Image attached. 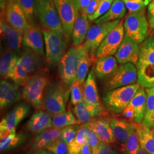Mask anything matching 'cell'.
Wrapping results in <instances>:
<instances>
[{
	"mask_svg": "<svg viewBox=\"0 0 154 154\" xmlns=\"http://www.w3.org/2000/svg\"><path fill=\"white\" fill-rule=\"evenodd\" d=\"M138 84L143 88H154V38L149 37L140 45L137 64Z\"/></svg>",
	"mask_w": 154,
	"mask_h": 154,
	"instance_id": "6da1fadb",
	"label": "cell"
},
{
	"mask_svg": "<svg viewBox=\"0 0 154 154\" xmlns=\"http://www.w3.org/2000/svg\"><path fill=\"white\" fill-rule=\"evenodd\" d=\"M140 87L137 83L107 91L102 98L104 107L114 113H122Z\"/></svg>",
	"mask_w": 154,
	"mask_h": 154,
	"instance_id": "7a4b0ae2",
	"label": "cell"
},
{
	"mask_svg": "<svg viewBox=\"0 0 154 154\" xmlns=\"http://www.w3.org/2000/svg\"><path fill=\"white\" fill-rule=\"evenodd\" d=\"M47 72L30 75L22 90V98L37 110L44 107L45 88L49 82Z\"/></svg>",
	"mask_w": 154,
	"mask_h": 154,
	"instance_id": "3957f363",
	"label": "cell"
},
{
	"mask_svg": "<svg viewBox=\"0 0 154 154\" xmlns=\"http://www.w3.org/2000/svg\"><path fill=\"white\" fill-rule=\"evenodd\" d=\"M68 89L62 83L49 82L45 90L43 105L45 109L51 115L66 111Z\"/></svg>",
	"mask_w": 154,
	"mask_h": 154,
	"instance_id": "277c9868",
	"label": "cell"
},
{
	"mask_svg": "<svg viewBox=\"0 0 154 154\" xmlns=\"http://www.w3.org/2000/svg\"><path fill=\"white\" fill-rule=\"evenodd\" d=\"M36 15L43 30L64 35L61 19L54 0H35Z\"/></svg>",
	"mask_w": 154,
	"mask_h": 154,
	"instance_id": "5b68a950",
	"label": "cell"
},
{
	"mask_svg": "<svg viewBox=\"0 0 154 154\" xmlns=\"http://www.w3.org/2000/svg\"><path fill=\"white\" fill-rule=\"evenodd\" d=\"M83 44L72 47L58 63V70L62 83L67 89L77 80L78 68L82 52Z\"/></svg>",
	"mask_w": 154,
	"mask_h": 154,
	"instance_id": "8992f818",
	"label": "cell"
},
{
	"mask_svg": "<svg viewBox=\"0 0 154 154\" xmlns=\"http://www.w3.org/2000/svg\"><path fill=\"white\" fill-rule=\"evenodd\" d=\"M116 20L91 26L88 30L83 48L88 52L92 61L97 60L96 54L100 45L106 36L121 22Z\"/></svg>",
	"mask_w": 154,
	"mask_h": 154,
	"instance_id": "52a82bcc",
	"label": "cell"
},
{
	"mask_svg": "<svg viewBox=\"0 0 154 154\" xmlns=\"http://www.w3.org/2000/svg\"><path fill=\"white\" fill-rule=\"evenodd\" d=\"M125 35L141 44L149 37V23L145 11L129 13L123 21Z\"/></svg>",
	"mask_w": 154,
	"mask_h": 154,
	"instance_id": "ba28073f",
	"label": "cell"
},
{
	"mask_svg": "<svg viewBox=\"0 0 154 154\" xmlns=\"http://www.w3.org/2000/svg\"><path fill=\"white\" fill-rule=\"evenodd\" d=\"M45 54L47 62L50 65H57L66 53L67 42L64 35L53 31L43 30Z\"/></svg>",
	"mask_w": 154,
	"mask_h": 154,
	"instance_id": "9c48e42d",
	"label": "cell"
},
{
	"mask_svg": "<svg viewBox=\"0 0 154 154\" xmlns=\"http://www.w3.org/2000/svg\"><path fill=\"white\" fill-rule=\"evenodd\" d=\"M54 2L61 19L64 36L69 41L80 12L78 0H54Z\"/></svg>",
	"mask_w": 154,
	"mask_h": 154,
	"instance_id": "30bf717a",
	"label": "cell"
},
{
	"mask_svg": "<svg viewBox=\"0 0 154 154\" xmlns=\"http://www.w3.org/2000/svg\"><path fill=\"white\" fill-rule=\"evenodd\" d=\"M138 81L137 67L131 63L121 64L116 72L109 78L105 83L106 90L110 91L136 83Z\"/></svg>",
	"mask_w": 154,
	"mask_h": 154,
	"instance_id": "8fae6325",
	"label": "cell"
},
{
	"mask_svg": "<svg viewBox=\"0 0 154 154\" xmlns=\"http://www.w3.org/2000/svg\"><path fill=\"white\" fill-rule=\"evenodd\" d=\"M0 25L1 37L5 48L11 50L21 57L23 35L9 23L4 11H1Z\"/></svg>",
	"mask_w": 154,
	"mask_h": 154,
	"instance_id": "7c38bea8",
	"label": "cell"
},
{
	"mask_svg": "<svg viewBox=\"0 0 154 154\" xmlns=\"http://www.w3.org/2000/svg\"><path fill=\"white\" fill-rule=\"evenodd\" d=\"M30 105L21 102L9 111L0 123V137L4 138L16 130L17 126L29 114Z\"/></svg>",
	"mask_w": 154,
	"mask_h": 154,
	"instance_id": "4fadbf2b",
	"label": "cell"
},
{
	"mask_svg": "<svg viewBox=\"0 0 154 154\" xmlns=\"http://www.w3.org/2000/svg\"><path fill=\"white\" fill-rule=\"evenodd\" d=\"M125 34L123 22L121 21L100 45L97 51L96 58L116 54L123 40Z\"/></svg>",
	"mask_w": 154,
	"mask_h": 154,
	"instance_id": "5bb4252c",
	"label": "cell"
},
{
	"mask_svg": "<svg viewBox=\"0 0 154 154\" xmlns=\"http://www.w3.org/2000/svg\"><path fill=\"white\" fill-rule=\"evenodd\" d=\"M43 30L37 23L29 24L23 34V47L32 50L38 55L42 57L45 55Z\"/></svg>",
	"mask_w": 154,
	"mask_h": 154,
	"instance_id": "9a60e30c",
	"label": "cell"
},
{
	"mask_svg": "<svg viewBox=\"0 0 154 154\" xmlns=\"http://www.w3.org/2000/svg\"><path fill=\"white\" fill-rule=\"evenodd\" d=\"M6 20L13 28L23 35L29 25L28 19L16 0H8L5 11Z\"/></svg>",
	"mask_w": 154,
	"mask_h": 154,
	"instance_id": "2e32d148",
	"label": "cell"
},
{
	"mask_svg": "<svg viewBox=\"0 0 154 154\" xmlns=\"http://www.w3.org/2000/svg\"><path fill=\"white\" fill-rule=\"evenodd\" d=\"M140 45L137 41L125 34V37L115 57L119 64L131 63L137 65L138 62Z\"/></svg>",
	"mask_w": 154,
	"mask_h": 154,
	"instance_id": "e0dca14e",
	"label": "cell"
},
{
	"mask_svg": "<svg viewBox=\"0 0 154 154\" xmlns=\"http://www.w3.org/2000/svg\"><path fill=\"white\" fill-rule=\"evenodd\" d=\"M72 111L79 123L82 124L88 123L94 119L100 117L105 114L104 106H98L91 104L84 98L81 102L74 106Z\"/></svg>",
	"mask_w": 154,
	"mask_h": 154,
	"instance_id": "ac0fdd59",
	"label": "cell"
},
{
	"mask_svg": "<svg viewBox=\"0 0 154 154\" xmlns=\"http://www.w3.org/2000/svg\"><path fill=\"white\" fill-rule=\"evenodd\" d=\"M20 62L27 71L29 75L41 72H48L42 57L38 55L32 50L23 47L20 57Z\"/></svg>",
	"mask_w": 154,
	"mask_h": 154,
	"instance_id": "d6986e66",
	"label": "cell"
},
{
	"mask_svg": "<svg viewBox=\"0 0 154 154\" xmlns=\"http://www.w3.org/2000/svg\"><path fill=\"white\" fill-rule=\"evenodd\" d=\"M22 97V94L18 86L6 79L1 80L0 83V108L1 111L15 104L20 101Z\"/></svg>",
	"mask_w": 154,
	"mask_h": 154,
	"instance_id": "ffe728a7",
	"label": "cell"
},
{
	"mask_svg": "<svg viewBox=\"0 0 154 154\" xmlns=\"http://www.w3.org/2000/svg\"><path fill=\"white\" fill-rule=\"evenodd\" d=\"M100 140L107 144H112L116 141L110 120L103 117H98L88 123Z\"/></svg>",
	"mask_w": 154,
	"mask_h": 154,
	"instance_id": "44dd1931",
	"label": "cell"
},
{
	"mask_svg": "<svg viewBox=\"0 0 154 154\" xmlns=\"http://www.w3.org/2000/svg\"><path fill=\"white\" fill-rule=\"evenodd\" d=\"M26 127L29 131L38 134L53 127L52 118L48 112L38 110L30 117Z\"/></svg>",
	"mask_w": 154,
	"mask_h": 154,
	"instance_id": "7402d4cb",
	"label": "cell"
},
{
	"mask_svg": "<svg viewBox=\"0 0 154 154\" xmlns=\"http://www.w3.org/2000/svg\"><path fill=\"white\" fill-rule=\"evenodd\" d=\"M118 63L116 57L112 55L97 58L93 68L95 76L99 80L109 78L117 70Z\"/></svg>",
	"mask_w": 154,
	"mask_h": 154,
	"instance_id": "603a6c76",
	"label": "cell"
},
{
	"mask_svg": "<svg viewBox=\"0 0 154 154\" xmlns=\"http://www.w3.org/2000/svg\"><path fill=\"white\" fill-rule=\"evenodd\" d=\"M61 131V129L53 127L37 134L29 147L30 154H35L41 150L46 149L51 143L60 138Z\"/></svg>",
	"mask_w": 154,
	"mask_h": 154,
	"instance_id": "cb8c5ba5",
	"label": "cell"
},
{
	"mask_svg": "<svg viewBox=\"0 0 154 154\" xmlns=\"http://www.w3.org/2000/svg\"><path fill=\"white\" fill-rule=\"evenodd\" d=\"M110 122L116 141L120 143L123 148L130 134L136 127V123L117 118L110 119Z\"/></svg>",
	"mask_w": 154,
	"mask_h": 154,
	"instance_id": "d4e9b609",
	"label": "cell"
},
{
	"mask_svg": "<svg viewBox=\"0 0 154 154\" xmlns=\"http://www.w3.org/2000/svg\"><path fill=\"white\" fill-rule=\"evenodd\" d=\"M88 16L81 13H79L75 22L72 38L74 46L77 47L81 45L86 39L88 30L90 28Z\"/></svg>",
	"mask_w": 154,
	"mask_h": 154,
	"instance_id": "484cf974",
	"label": "cell"
},
{
	"mask_svg": "<svg viewBox=\"0 0 154 154\" xmlns=\"http://www.w3.org/2000/svg\"><path fill=\"white\" fill-rule=\"evenodd\" d=\"M20 57L8 49H4L0 61V74L3 79H9V76L20 61Z\"/></svg>",
	"mask_w": 154,
	"mask_h": 154,
	"instance_id": "4316f807",
	"label": "cell"
},
{
	"mask_svg": "<svg viewBox=\"0 0 154 154\" xmlns=\"http://www.w3.org/2000/svg\"><path fill=\"white\" fill-rule=\"evenodd\" d=\"M140 87L129 103L135 112L133 121L138 124L143 123L146 110L147 94L145 89Z\"/></svg>",
	"mask_w": 154,
	"mask_h": 154,
	"instance_id": "83f0119b",
	"label": "cell"
},
{
	"mask_svg": "<svg viewBox=\"0 0 154 154\" xmlns=\"http://www.w3.org/2000/svg\"><path fill=\"white\" fill-rule=\"evenodd\" d=\"M95 74L94 69L89 72L87 79L85 81L83 87L84 99L88 102L93 105L102 106L97 89V83L95 80Z\"/></svg>",
	"mask_w": 154,
	"mask_h": 154,
	"instance_id": "f1b7e54d",
	"label": "cell"
},
{
	"mask_svg": "<svg viewBox=\"0 0 154 154\" xmlns=\"http://www.w3.org/2000/svg\"><path fill=\"white\" fill-rule=\"evenodd\" d=\"M140 146L149 154H154V132L143 123H136Z\"/></svg>",
	"mask_w": 154,
	"mask_h": 154,
	"instance_id": "f546056e",
	"label": "cell"
},
{
	"mask_svg": "<svg viewBox=\"0 0 154 154\" xmlns=\"http://www.w3.org/2000/svg\"><path fill=\"white\" fill-rule=\"evenodd\" d=\"M29 135L26 134H17L16 130L4 138H1L0 150L4 152L18 149L28 141Z\"/></svg>",
	"mask_w": 154,
	"mask_h": 154,
	"instance_id": "4dcf8cb0",
	"label": "cell"
},
{
	"mask_svg": "<svg viewBox=\"0 0 154 154\" xmlns=\"http://www.w3.org/2000/svg\"><path fill=\"white\" fill-rule=\"evenodd\" d=\"M126 7L122 0H114L109 10L104 15L99 17L94 22L100 24L116 20H121L125 16Z\"/></svg>",
	"mask_w": 154,
	"mask_h": 154,
	"instance_id": "1f68e13d",
	"label": "cell"
},
{
	"mask_svg": "<svg viewBox=\"0 0 154 154\" xmlns=\"http://www.w3.org/2000/svg\"><path fill=\"white\" fill-rule=\"evenodd\" d=\"M53 127L61 129L74 125L80 124L75 116L70 111H64L62 113L55 114L52 118Z\"/></svg>",
	"mask_w": 154,
	"mask_h": 154,
	"instance_id": "d6a6232c",
	"label": "cell"
},
{
	"mask_svg": "<svg viewBox=\"0 0 154 154\" xmlns=\"http://www.w3.org/2000/svg\"><path fill=\"white\" fill-rule=\"evenodd\" d=\"M146 99V110L143 124L151 128L154 124V88H145Z\"/></svg>",
	"mask_w": 154,
	"mask_h": 154,
	"instance_id": "836d02e7",
	"label": "cell"
},
{
	"mask_svg": "<svg viewBox=\"0 0 154 154\" xmlns=\"http://www.w3.org/2000/svg\"><path fill=\"white\" fill-rule=\"evenodd\" d=\"M93 62L88 52L83 48L78 68L77 80L76 81L80 84L83 85L86 81V78L88 74L89 67Z\"/></svg>",
	"mask_w": 154,
	"mask_h": 154,
	"instance_id": "e575fe53",
	"label": "cell"
},
{
	"mask_svg": "<svg viewBox=\"0 0 154 154\" xmlns=\"http://www.w3.org/2000/svg\"><path fill=\"white\" fill-rule=\"evenodd\" d=\"M28 19L29 24L37 23L36 6L35 0H16Z\"/></svg>",
	"mask_w": 154,
	"mask_h": 154,
	"instance_id": "d590c367",
	"label": "cell"
},
{
	"mask_svg": "<svg viewBox=\"0 0 154 154\" xmlns=\"http://www.w3.org/2000/svg\"><path fill=\"white\" fill-rule=\"evenodd\" d=\"M30 77L27 71L21 65L20 61L11 72L9 78L14 82L17 86H25Z\"/></svg>",
	"mask_w": 154,
	"mask_h": 154,
	"instance_id": "8d00e7d4",
	"label": "cell"
},
{
	"mask_svg": "<svg viewBox=\"0 0 154 154\" xmlns=\"http://www.w3.org/2000/svg\"><path fill=\"white\" fill-rule=\"evenodd\" d=\"M140 143L136 127L131 132L123 148L125 154H137L140 148Z\"/></svg>",
	"mask_w": 154,
	"mask_h": 154,
	"instance_id": "74e56055",
	"label": "cell"
},
{
	"mask_svg": "<svg viewBox=\"0 0 154 154\" xmlns=\"http://www.w3.org/2000/svg\"><path fill=\"white\" fill-rule=\"evenodd\" d=\"M79 127V125H74L62 128L60 138L69 145L75 139Z\"/></svg>",
	"mask_w": 154,
	"mask_h": 154,
	"instance_id": "f35d334b",
	"label": "cell"
},
{
	"mask_svg": "<svg viewBox=\"0 0 154 154\" xmlns=\"http://www.w3.org/2000/svg\"><path fill=\"white\" fill-rule=\"evenodd\" d=\"M82 85L75 81L70 87V97L71 102L74 106L77 105L81 102L84 98Z\"/></svg>",
	"mask_w": 154,
	"mask_h": 154,
	"instance_id": "ab89813d",
	"label": "cell"
},
{
	"mask_svg": "<svg viewBox=\"0 0 154 154\" xmlns=\"http://www.w3.org/2000/svg\"><path fill=\"white\" fill-rule=\"evenodd\" d=\"M114 0H102L96 11L91 16L88 17L90 21H94L99 17L104 15L109 10Z\"/></svg>",
	"mask_w": 154,
	"mask_h": 154,
	"instance_id": "60d3db41",
	"label": "cell"
},
{
	"mask_svg": "<svg viewBox=\"0 0 154 154\" xmlns=\"http://www.w3.org/2000/svg\"><path fill=\"white\" fill-rule=\"evenodd\" d=\"M55 154H67L68 153V144L60 138L51 143L46 149Z\"/></svg>",
	"mask_w": 154,
	"mask_h": 154,
	"instance_id": "b9f144b4",
	"label": "cell"
},
{
	"mask_svg": "<svg viewBox=\"0 0 154 154\" xmlns=\"http://www.w3.org/2000/svg\"><path fill=\"white\" fill-rule=\"evenodd\" d=\"M129 13L145 11L146 5L144 0H122Z\"/></svg>",
	"mask_w": 154,
	"mask_h": 154,
	"instance_id": "7bdbcfd3",
	"label": "cell"
},
{
	"mask_svg": "<svg viewBox=\"0 0 154 154\" xmlns=\"http://www.w3.org/2000/svg\"><path fill=\"white\" fill-rule=\"evenodd\" d=\"M92 154H120V152L110 144L100 142L97 146L92 148Z\"/></svg>",
	"mask_w": 154,
	"mask_h": 154,
	"instance_id": "ee69618b",
	"label": "cell"
},
{
	"mask_svg": "<svg viewBox=\"0 0 154 154\" xmlns=\"http://www.w3.org/2000/svg\"><path fill=\"white\" fill-rule=\"evenodd\" d=\"M83 125L85 127V129L87 144H88L91 148L97 146L101 142L98 137L92 130V128L88 126V123L83 124Z\"/></svg>",
	"mask_w": 154,
	"mask_h": 154,
	"instance_id": "f6af8a7d",
	"label": "cell"
},
{
	"mask_svg": "<svg viewBox=\"0 0 154 154\" xmlns=\"http://www.w3.org/2000/svg\"><path fill=\"white\" fill-rule=\"evenodd\" d=\"M101 1L102 0H91L88 8L86 9V10L83 13L82 12L81 13L86 14V16H88V17L92 15L98 8Z\"/></svg>",
	"mask_w": 154,
	"mask_h": 154,
	"instance_id": "bcb514c9",
	"label": "cell"
},
{
	"mask_svg": "<svg viewBox=\"0 0 154 154\" xmlns=\"http://www.w3.org/2000/svg\"><path fill=\"white\" fill-rule=\"evenodd\" d=\"M147 16L149 21V28L152 30H154V0L148 6Z\"/></svg>",
	"mask_w": 154,
	"mask_h": 154,
	"instance_id": "7dc6e473",
	"label": "cell"
},
{
	"mask_svg": "<svg viewBox=\"0 0 154 154\" xmlns=\"http://www.w3.org/2000/svg\"><path fill=\"white\" fill-rule=\"evenodd\" d=\"M82 145L74 140L68 145V152L72 154H80Z\"/></svg>",
	"mask_w": 154,
	"mask_h": 154,
	"instance_id": "c3c4849f",
	"label": "cell"
},
{
	"mask_svg": "<svg viewBox=\"0 0 154 154\" xmlns=\"http://www.w3.org/2000/svg\"><path fill=\"white\" fill-rule=\"evenodd\" d=\"M122 114L128 120L133 121L134 118V116H135V112L134 109H132V107L130 106L129 105H128V106L122 112Z\"/></svg>",
	"mask_w": 154,
	"mask_h": 154,
	"instance_id": "681fc988",
	"label": "cell"
},
{
	"mask_svg": "<svg viewBox=\"0 0 154 154\" xmlns=\"http://www.w3.org/2000/svg\"><path fill=\"white\" fill-rule=\"evenodd\" d=\"M91 1V0H78L79 5L80 7V11L83 13L85 11Z\"/></svg>",
	"mask_w": 154,
	"mask_h": 154,
	"instance_id": "f907efd6",
	"label": "cell"
},
{
	"mask_svg": "<svg viewBox=\"0 0 154 154\" xmlns=\"http://www.w3.org/2000/svg\"><path fill=\"white\" fill-rule=\"evenodd\" d=\"M80 154H92V148L86 143L83 144Z\"/></svg>",
	"mask_w": 154,
	"mask_h": 154,
	"instance_id": "816d5d0a",
	"label": "cell"
},
{
	"mask_svg": "<svg viewBox=\"0 0 154 154\" xmlns=\"http://www.w3.org/2000/svg\"><path fill=\"white\" fill-rule=\"evenodd\" d=\"M8 0H0V6H1V11H5L6 6L7 4Z\"/></svg>",
	"mask_w": 154,
	"mask_h": 154,
	"instance_id": "f5cc1de1",
	"label": "cell"
},
{
	"mask_svg": "<svg viewBox=\"0 0 154 154\" xmlns=\"http://www.w3.org/2000/svg\"><path fill=\"white\" fill-rule=\"evenodd\" d=\"M35 154H54L53 152L50 151L49 150L47 149H42V150H41L38 152H37V153H35Z\"/></svg>",
	"mask_w": 154,
	"mask_h": 154,
	"instance_id": "db71d44e",
	"label": "cell"
},
{
	"mask_svg": "<svg viewBox=\"0 0 154 154\" xmlns=\"http://www.w3.org/2000/svg\"><path fill=\"white\" fill-rule=\"evenodd\" d=\"M150 154L149 152H147L146 151H145L144 149H143L142 148H141L140 147V148L138 150V154Z\"/></svg>",
	"mask_w": 154,
	"mask_h": 154,
	"instance_id": "11a10c76",
	"label": "cell"
},
{
	"mask_svg": "<svg viewBox=\"0 0 154 154\" xmlns=\"http://www.w3.org/2000/svg\"><path fill=\"white\" fill-rule=\"evenodd\" d=\"M152 1H153V0H144V3H145V4H146V6L149 5V4Z\"/></svg>",
	"mask_w": 154,
	"mask_h": 154,
	"instance_id": "9f6ffc18",
	"label": "cell"
},
{
	"mask_svg": "<svg viewBox=\"0 0 154 154\" xmlns=\"http://www.w3.org/2000/svg\"><path fill=\"white\" fill-rule=\"evenodd\" d=\"M152 130H153V131L154 132V126H153V127H152Z\"/></svg>",
	"mask_w": 154,
	"mask_h": 154,
	"instance_id": "6f0895ef",
	"label": "cell"
},
{
	"mask_svg": "<svg viewBox=\"0 0 154 154\" xmlns=\"http://www.w3.org/2000/svg\"><path fill=\"white\" fill-rule=\"evenodd\" d=\"M67 154H70V153H69V152H68V153H67Z\"/></svg>",
	"mask_w": 154,
	"mask_h": 154,
	"instance_id": "680465c9",
	"label": "cell"
},
{
	"mask_svg": "<svg viewBox=\"0 0 154 154\" xmlns=\"http://www.w3.org/2000/svg\"></svg>",
	"mask_w": 154,
	"mask_h": 154,
	"instance_id": "91938a15",
	"label": "cell"
}]
</instances>
